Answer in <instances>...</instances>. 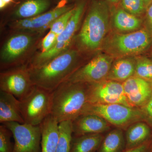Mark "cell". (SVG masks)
I'll use <instances>...</instances> for the list:
<instances>
[{
	"label": "cell",
	"instance_id": "9a60e30c",
	"mask_svg": "<svg viewBox=\"0 0 152 152\" xmlns=\"http://www.w3.org/2000/svg\"><path fill=\"white\" fill-rule=\"evenodd\" d=\"M125 96L130 107L140 108L152 95V85L143 79L133 76L122 83Z\"/></svg>",
	"mask_w": 152,
	"mask_h": 152
},
{
	"label": "cell",
	"instance_id": "7c38bea8",
	"mask_svg": "<svg viewBox=\"0 0 152 152\" xmlns=\"http://www.w3.org/2000/svg\"><path fill=\"white\" fill-rule=\"evenodd\" d=\"M34 86L27 66L1 71L0 91L14 95L19 100L26 97Z\"/></svg>",
	"mask_w": 152,
	"mask_h": 152
},
{
	"label": "cell",
	"instance_id": "7a4b0ae2",
	"mask_svg": "<svg viewBox=\"0 0 152 152\" xmlns=\"http://www.w3.org/2000/svg\"><path fill=\"white\" fill-rule=\"evenodd\" d=\"M91 58L73 46L43 65L28 69L34 86L52 92Z\"/></svg>",
	"mask_w": 152,
	"mask_h": 152
},
{
	"label": "cell",
	"instance_id": "d590c367",
	"mask_svg": "<svg viewBox=\"0 0 152 152\" xmlns=\"http://www.w3.org/2000/svg\"><path fill=\"white\" fill-rule=\"evenodd\" d=\"M58 3V4H60V3H65V4H67L68 2L70 0H52Z\"/></svg>",
	"mask_w": 152,
	"mask_h": 152
},
{
	"label": "cell",
	"instance_id": "3957f363",
	"mask_svg": "<svg viewBox=\"0 0 152 152\" xmlns=\"http://www.w3.org/2000/svg\"><path fill=\"white\" fill-rule=\"evenodd\" d=\"M47 32L5 33L0 49V70L27 66L39 49Z\"/></svg>",
	"mask_w": 152,
	"mask_h": 152
},
{
	"label": "cell",
	"instance_id": "52a82bcc",
	"mask_svg": "<svg viewBox=\"0 0 152 152\" xmlns=\"http://www.w3.org/2000/svg\"><path fill=\"white\" fill-rule=\"evenodd\" d=\"M83 114L97 115L111 126L122 129H126L134 123L143 121L142 114L140 108L121 104H88L82 114Z\"/></svg>",
	"mask_w": 152,
	"mask_h": 152
},
{
	"label": "cell",
	"instance_id": "ffe728a7",
	"mask_svg": "<svg viewBox=\"0 0 152 152\" xmlns=\"http://www.w3.org/2000/svg\"><path fill=\"white\" fill-rule=\"evenodd\" d=\"M151 128L144 121L134 123L127 128L124 132L126 150L140 146L149 141L152 134Z\"/></svg>",
	"mask_w": 152,
	"mask_h": 152
},
{
	"label": "cell",
	"instance_id": "2e32d148",
	"mask_svg": "<svg viewBox=\"0 0 152 152\" xmlns=\"http://www.w3.org/2000/svg\"><path fill=\"white\" fill-rule=\"evenodd\" d=\"M111 125L97 115L83 114L72 121L73 136L77 137L90 134H103L111 130Z\"/></svg>",
	"mask_w": 152,
	"mask_h": 152
},
{
	"label": "cell",
	"instance_id": "cb8c5ba5",
	"mask_svg": "<svg viewBox=\"0 0 152 152\" xmlns=\"http://www.w3.org/2000/svg\"><path fill=\"white\" fill-rule=\"evenodd\" d=\"M60 137L56 152H70L73 136L72 121H63L59 124Z\"/></svg>",
	"mask_w": 152,
	"mask_h": 152
},
{
	"label": "cell",
	"instance_id": "4316f807",
	"mask_svg": "<svg viewBox=\"0 0 152 152\" xmlns=\"http://www.w3.org/2000/svg\"><path fill=\"white\" fill-rule=\"evenodd\" d=\"M75 6L73 8L63 14L55 20L50 26L49 31L55 33L57 36L62 32L67 26L69 21L73 14Z\"/></svg>",
	"mask_w": 152,
	"mask_h": 152
},
{
	"label": "cell",
	"instance_id": "30bf717a",
	"mask_svg": "<svg viewBox=\"0 0 152 152\" xmlns=\"http://www.w3.org/2000/svg\"><path fill=\"white\" fill-rule=\"evenodd\" d=\"M114 60V58L105 53L95 55L66 81L91 83L106 80Z\"/></svg>",
	"mask_w": 152,
	"mask_h": 152
},
{
	"label": "cell",
	"instance_id": "484cf974",
	"mask_svg": "<svg viewBox=\"0 0 152 152\" xmlns=\"http://www.w3.org/2000/svg\"><path fill=\"white\" fill-rule=\"evenodd\" d=\"M120 7L128 12L140 17L146 10L144 0H121Z\"/></svg>",
	"mask_w": 152,
	"mask_h": 152
},
{
	"label": "cell",
	"instance_id": "f546056e",
	"mask_svg": "<svg viewBox=\"0 0 152 152\" xmlns=\"http://www.w3.org/2000/svg\"><path fill=\"white\" fill-rule=\"evenodd\" d=\"M143 117V121L152 128V95L148 102L140 108Z\"/></svg>",
	"mask_w": 152,
	"mask_h": 152
},
{
	"label": "cell",
	"instance_id": "83f0119b",
	"mask_svg": "<svg viewBox=\"0 0 152 152\" xmlns=\"http://www.w3.org/2000/svg\"><path fill=\"white\" fill-rule=\"evenodd\" d=\"M11 131L3 124L0 126V152H13L14 144L11 141Z\"/></svg>",
	"mask_w": 152,
	"mask_h": 152
},
{
	"label": "cell",
	"instance_id": "e575fe53",
	"mask_svg": "<svg viewBox=\"0 0 152 152\" xmlns=\"http://www.w3.org/2000/svg\"><path fill=\"white\" fill-rule=\"evenodd\" d=\"M144 1L146 9L152 3V0H144Z\"/></svg>",
	"mask_w": 152,
	"mask_h": 152
},
{
	"label": "cell",
	"instance_id": "4fadbf2b",
	"mask_svg": "<svg viewBox=\"0 0 152 152\" xmlns=\"http://www.w3.org/2000/svg\"><path fill=\"white\" fill-rule=\"evenodd\" d=\"M89 104H121L130 107L122 83L109 80L90 83Z\"/></svg>",
	"mask_w": 152,
	"mask_h": 152
},
{
	"label": "cell",
	"instance_id": "5bb4252c",
	"mask_svg": "<svg viewBox=\"0 0 152 152\" xmlns=\"http://www.w3.org/2000/svg\"><path fill=\"white\" fill-rule=\"evenodd\" d=\"M52 0H24L19 3L0 23L2 28L11 22L31 18L43 14L50 7Z\"/></svg>",
	"mask_w": 152,
	"mask_h": 152
},
{
	"label": "cell",
	"instance_id": "f1b7e54d",
	"mask_svg": "<svg viewBox=\"0 0 152 152\" xmlns=\"http://www.w3.org/2000/svg\"><path fill=\"white\" fill-rule=\"evenodd\" d=\"M57 37L58 36L55 33L49 31L41 40L38 51L43 53L50 50L56 43Z\"/></svg>",
	"mask_w": 152,
	"mask_h": 152
},
{
	"label": "cell",
	"instance_id": "d6a6232c",
	"mask_svg": "<svg viewBox=\"0 0 152 152\" xmlns=\"http://www.w3.org/2000/svg\"><path fill=\"white\" fill-rule=\"evenodd\" d=\"M15 2V0H0V10H4Z\"/></svg>",
	"mask_w": 152,
	"mask_h": 152
},
{
	"label": "cell",
	"instance_id": "e0dca14e",
	"mask_svg": "<svg viewBox=\"0 0 152 152\" xmlns=\"http://www.w3.org/2000/svg\"><path fill=\"white\" fill-rule=\"evenodd\" d=\"M15 122L24 124L21 111L20 102L15 96L0 91V123Z\"/></svg>",
	"mask_w": 152,
	"mask_h": 152
},
{
	"label": "cell",
	"instance_id": "9c48e42d",
	"mask_svg": "<svg viewBox=\"0 0 152 152\" xmlns=\"http://www.w3.org/2000/svg\"><path fill=\"white\" fill-rule=\"evenodd\" d=\"M75 5L60 3L54 8L37 16L7 24L1 28V34L15 32H47L55 20L73 8Z\"/></svg>",
	"mask_w": 152,
	"mask_h": 152
},
{
	"label": "cell",
	"instance_id": "7402d4cb",
	"mask_svg": "<svg viewBox=\"0 0 152 152\" xmlns=\"http://www.w3.org/2000/svg\"><path fill=\"white\" fill-rule=\"evenodd\" d=\"M103 134L72 136L70 152H96L104 137Z\"/></svg>",
	"mask_w": 152,
	"mask_h": 152
},
{
	"label": "cell",
	"instance_id": "8d00e7d4",
	"mask_svg": "<svg viewBox=\"0 0 152 152\" xmlns=\"http://www.w3.org/2000/svg\"><path fill=\"white\" fill-rule=\"evenodd\" d=\"M150 142H151V152H152V134L151 138L150 139Z\"/></svg>",
	"mask_w": 152,
	"mask_h": 152
},
{
	"label": "cell",
	"instance_id": "836d02e7",
	"mask_svg": "<svg viewBox=\"0 0 152 152\" xmlns=\"http://www.w3.org/2000/svg\"><path fill=\"white\" fill-rule=\"evenodd\" d=\"M106 1L110 4V5L111 4L112 5L114 6L120 3L121 0H106Z\"/></svg>",
	"mask_w": 152,
	"mask_h": 152
},
{
	"label": "cell",
	"instance_id": "8fae6325",
	"mask_svg": "<svg viewBox=\"0 0 152 152\" xmlns=\"http://www.w3.org/2000/svg\"><path fill=\"white\" fill-rule=\"evenodd\" d=\"M3 124L12 133L15 141L13 152H41L40 125L33 126L15 122Z\"/></svg>",
	"mask_w": 152,
	"mask_h": 152
},
{
	"label": "cell",
	"instance_id": "603a6c76",
	"mask_svg": "<svg viewBox=\"0 0 152 152\" xmlns=\"http://www.w3.org/2000/svg\"><path fill=\"white\" fill-rule=\"evenodd\" d=\"M126 150L124 130L116 128L109 131L104 136L96 152H123Z\"/></svg>",
	"mask_w": 152,
	"mask_h": 152
},
{
	"label": "cell",
	"instance_id": "d4e9b609",
	"mask_svg": "<svg viewBox=\"0 0 152 152\" xmlns=\"http://www.w3.org/2000/svg\"><path fill=\"white\" fill-rule=\"evenodd\" d=\"M135 76L143 79L152 85V59L145 57L136 58Z\"/></svg>",
	"mask_w": 152,
	"mask_h": 152
},
{
	"label": "cell",
	"instance_id": "44dd1931",
	"mask_svg": "<svg viewBox=\"0 0 152 152\" xmlns=\"http://www.w3.org/2000/svg\"><path fill=\"white\" fill-rule=\"evenodd\" d=\"M136 58L124 57L114 59L106 80L123 83L134 76Z\"/></svg>",
	"mask_w": 152,
	"mask_h": 152
},
{
	"label": "cell",
	"instance_id": "4dcf8cb0",
	"mask_svg": "<svg viewBox=\"0 0 152 152\" xmlns=\"http://www.w3.org/2000/svg\"><path fill=\"white\" fill-rule=\"evenodd\" d=\"M144 28L152 36V3L146 9Z\"/></svg>",
	"mask_w": 152,
	"mask_h": 152
},
{
	"label": "cell",
	"instance_id": "ba28073f",
	"mask_svg": "<svg viewBox=\"0 0 152 152\" xmlns=\"http://www.w3.org/2000/svg\"><path fill=\"white\" fill-rule=\"evenodd\" d=\"M20 102L21 111L25 124L40 125L51 112L52 92L35 86Z\"/></svg>",
	"mask_w": 152,
	"mask_h": 152
},
{
	"label": "cell",
	"instance_id": "5b68a950",
	"mask_svg": "<svg viewBox=\"0 0 152 152\" xmlns=\"http://www.w3.org/2000/svg\"><path fill=\"white\" fill-rule=\"evenodd\" d=\"M152 44V36L143 28L132 32L107 35L101 50L114 58L133 57L145 52Z\"/></svg>",
	"mask_w": 152,
	"mask_h": 152
},
{
	"label": "cell",
	"instance_id": "6da1fadb",
	"mask_svg": "<svg viewBox=\"0 0 152 152\" xmlns=\"http://www.w3.org/2000/svg\"><path fill=\"white\" fill-rule=\"evenodd\" d=\"M111 13L106 0L90 2L74 44L83 54L90 58L101 50L110 27Z\"/></svg>",
	"mask_w": 152,
	"mask_h": 152
},
{
	"label": "cell",
	"instance_id": "277c9868",
	"mask_svg": "<svg viewBox=\"0 0 152 152\" xmlns=\"http://www.w3.org/2000/svg\"><path fill=\"white\" fill-rule=\"evenodd\" d=\"M90 83L63 82L52 91L51 114L58 123L72 121L89 104Z\"/></svg>",
	"mask_w": 152,
	"mask_h": 152
},
{
	"label": "cell",
	"instance_id": "ac0fdd59",
	"mask_svg": "<svg viewBox=\"0 0 152 152\" xmlns=\"http://www.w3.org/2000/svg\"><path fill=\"white\" fill-rule=\"evenodd\" d=\"M113 9L111 24L115 32H132L142 28L143 21L140 17L128 12L120 7Z\"/></svg>",
	"mask_w": 152,
	"mask_h": 152
},
{
	"label": "cell",
	"instance_id": "d6986e66",
	"mask_svg": "<svg viewBox=\"0 0 152 152\" xmlns=\"http://www.w3.org/2000/svg\"><path fill=\"white\" fill-rule=\"evenodd\" d=\"M40 126L41 152H56L60 137L59 123L50 115Z\"/></svg>",
	"mask_w": 152,
	"mask_h": 152
},
{
	"label": "cell",
	"instance_id": "8992f818",
	"mask_svg": "<svg viewBox=\"0 0 152 152\" xmlns=\"http://www.w3.org/2000/svg\"><path fill=\"white\" fill-rule=\"evenodd\" d=\"M87 2L81 0L77 3L75 10L64 30L57 37L56 43L45 53L38 52L34 58L37 66H42L73 46L75 39L82 24L86 9Z\"/></svg>",
	"mask_w": 152,
	"mask_h": 152
},
{
	"label": "cell",
	"instance_id": "1f68e13d",
	"mask_svg": "<svg viewBox=\"0 0 152 152\" xmlns=\"http://www.w3.org/2000/svg\"><path fill=\"white\" fill-rule=\"evenodd\" d=\"M123 152H152L150 140L141 145L130 149L125 150Z\"/></svg>",
	"mask_w": 152,
	"mask_h": 152
}]
</instances>
